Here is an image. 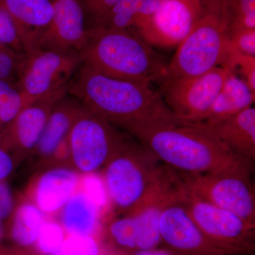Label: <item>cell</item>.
<instances>
[{"mask_svg":"<svg viewBox=\"0 0 255 255\" xmlns=\"http://www.w3.org/2000/svg\"><path fill=\"white\" fill-rule=\"evenodd\" d=\"M67 91L82 105L130 135L142 129L181 125L159 90L105 76L81 65Z\"/></svg>","mask_w":255,"mask_h":255,"instance_id":"1","label":"cell"},{"mask_svg":"<svg viewBox=\"0 0 255 255\" xmlns=\"http://www.w3.org/2000/svg\"><path fill=\"white\" fill-rule=\"evenodd\" d=\"M132 136L160 162L184 173L251 178L254 172V163L235 153L209 132L193 126L142 129Z\"/></svg>","mask_w":255,"mask_h":255,"instance_id":"2","label":"cell"},{"mask_svg":"<svg viewBox=\"0 0 255 255\" xmlns=\"http://www.w3.org/2000/svg\"><path fill=\"white\" fill-rule=\"evenodd\" d=\"M78 53L82 65L110 78L148 86L167 78L168 64L128 30H89L86 44Z\"/></svg>","mask_w":255,"mask_h":255,"instance_id":"3","label":"cell"},{"mask_svg":"<svg viewBox=\"0 0 255 255\" xmlns=\"http://www.w3.org/2000/svg\"><path fill=\"white\" fill-rule=\"evenodd\" d=\"M229 48V21L223 0H204L200 18L177 46L167 78L197 76L221 66Z\"/></svg>","mask_w":255,"mask_h":255,"instance_id":"4","label":"cell"},{"mask_svg":"<svg viewBox=\"0 0 255 255\" xmlns=\"http://www.w3.org/2000/svg\"><path fill=\"white\" fill-rule=\"evenodd\" d=\"M162 164L140 142L127 137L104 167L109 201L119 212L130 214L142 202Z\"/></svg>","mask_w":255,"mask_h":255,"instance_id":"5","label":"cell"},{"mask_svg":"<svg viewBox=\"0 0 255 255\" xmlns=\"http://www.w3.org/2000/svg\"><path fill=\"white\" fill-rule=\"evenodd\" d=\"M173 196L215 246L231 254L249 255L254 253L255 226L231 211L203 200L184 189L178 172Z\"/></svg>","mask_w":255,"mask_h":255,"instance_id":"6","label":"cell"},{"mask_svg":"<svg viewBox=\"0 0 255 255\" xmlns=\"http://www.w3.org/2000/svg\"><path fill=\"white\" fill-rule=\"evenodd\" d=\"M127 137L108 121L85 108L68 135L71 166L80 174L97 172Z\"/></svg>","mask_w":255,"mask_h":255,"instance_id":"7","label":"cell"},{"mask_svg":"<svg viewBox=\"0 0 255 255\" xmlns=\"http://www.w3.org/2000/svg\"><path fill=\"white\" fill-rule=\"evenodd\" d=\"M228 74L227 69L219 66L197 76L166 78L159 91L182 124L198 123L211 108Z\"/></svg>","mask_w":255,"mask_h":255,"instance_id":"8","label":"cell"},{"mask_svg":"<svg viewBox=\"0 0 255 255\" xmlns=\"http://www.w3.org/2000/svg\"><path fill=\"white\" fill-rule=\"evenodd\" d=\"M78 53L35 49L26 54L18 74V90L28 105L68 86L81 65Z\"/></svg>","mask_w":255,"mask_h":255,"instance_id":"9","label":"cell"},{"mask_svg":"<svg viewBox=\"0 0 255 255\" xmlns=\"http://www.w3.org/2000/svg\"><path fill=\"white\" fill-rule=\"evenodd\" d=\"M177 172L184 189L255 226V193L251 178Z\"/></svg>","mask_w":255,"mask_h":255,"instance_id":"10","label":"cell"},{"mask_svg":"<svg viewBox=\"0 0 255 255\" xmlns=\"http://www.w3.org/2000/svg\"><path fill=\"white\" fill-rule=\"evenodd\" d=\"M204 0H159L148 19L135 28L137 36L151 46L177 47L200 18Z\"/></svg>","mask_w":255,"mask_h":255,"instance_id":"11","label":"cell"},{"mask_svg":"<svg viewBox=\"0 0 255 255\" xmlns=\"http://www.w3.org/2000/svg\"><path fill=\"white\" fill-rule=\"evenodd\" d=\"M161 243L175 255H231L208 239L173 194L159 217Z\"/></svg>","mask_w":255,"mask_h":255,"instance_id":"12","label":"cell"},{"mask_svg":"<svg viewBox=\"0 0 255 255\" xmlns=\"http://www.w3.org/2000/svg\"><path fill=\"white\" fill-rule=\"evenodd\" d=\"M54 14L35 49L60 53H79L89 36L85 14L79 0H53Z\"/></svg>","mask_w":255,"mask_h":255,"instance_id":"13","label":"cell"},{"mask_svg":"<svg viewBox=\"0 0 255 255\" xmlns=\"http://www.w3.org/2000/svg\"><path fill=\"white\" fill-rule=\"evenodd\" d=\"M63 87L24 107L5 131V145L24 156L33 152L55 104L68 93Z\"/></svg>","mask_w":255,"mask_h":255,"instance_id":"14","label":"cell"},{"mask_svg":"<svg viewBox=\"0 0 255 255\" xmlns=\"http://www.w3.org/2000/svg\"><path fill=\"white\" fill-rule=\"evenodd\" d=\"M199 128L247 160H255V109L253 107L214 123L185 124Z\"/></svg>","mask_w":255,"mask_h":255,"instance_id":"15","label":"cell"},{"mask_svg":"<svg viewBox=\"0 0 255 255\" xmlns=\"http://www.w3.org/2000/svg\"><path fill=\"white\" fill-rule=\"evenodd\" d=\"M80 174L73 167L58 166L47 169L35 182L32 202L44 214L60 212L78 190Z\"/></svg>","mask_w":255,"mask_h":255,"instance_id":"16","label":"cell"},{"mask_svg":"<svg viewBox=\"0 0 255 255\" xmlns=\"http://www.w3.org/2000/svg\"><path fill=\"white\" fill-rule=\"evenodd\" d=\"M17 28L26 54L36 48L37 42L54 14L52 0H1Z\"/></svg>","mask_w":255,"mask_h":255,"instance_id":"17","label":"cell"},{"mask_svg":"<svg viewBox=\"0 0 255 255\" xmlns=\"http://www.w3.org/2000/svg\"><path fill=\"white\" fill-rule=\"evenodd\" d=\"M65 96L53 107L33 151L42 162L51 161L55 151L68 137L74 124L85 110L80 101L65 98Z\"/></svg>","mask_w":255,"mask_h":255,"instance_id":"18","label":"cell"},{"mask_svg":"<svg viewBox=\"0 0 255 255\" xmlns=\"http://www.w3.org/2000/svg\"><path fill=\"white\" fill-rule=\"evenodd\" d=\"M255 100V93L246 82L228 70L227 78L219 95L198 123H214L232 117L253 107Z\"/></svg>","mask_w":255,"mask_h":255,"instance_id":"19","label":"cell"},{"mask_svg":"<svg viewBox=\"0 0 255 255\" xmlns=\"http://www.w3.org/2000/svg\"><path fill=\"white\" fill-rule=\"evenodd\" d=\"M60 213V223L70 236L95 237L100 226L101 211L82 191H77Z\"/></svg>","mask_w":255,"mask_h":255,"instance_id":"20","label":"cell"},{"mask_svg":"<svg viewBox=\"0 0 255 255\" xmlns=\"http://www.w3.org/2000/svg\"><path fill=\"white\" fill-rule=\"evenodd\" d=\"M44 214L32 201L21 203L13 211L10 236L21 248L35 245L44 222Z\"/></svg>","mask_w":255,"mask_h":255,"instance_id":"21","label":"cell"},{"mask_svg":"<svg viewBox=\"0 0 255 255\" xmlns=\"http://www.w3.org/2000/svg\"><path fill=\"white\" fill-rule=\"evenodd\" d=\"M163 206L162 203H147L130 214L134 215L137 221L138 240L136 251L155 249L160 244L159 217Z\"/></svg>","mask_w":255,"mask_h":255,"instance_id":"22","label":"cell"},{"mask_svg":"<svg viewBox=\"0 0 255 255\" xmlns=\"http://www.w3.org/2000/svg\"><path fill=\"white\" fill-rule=\"evenodd\" d=\"M108 234L116 246L130 253L137 251L138 230L134 215L127 214L111 221Z\"/></svg>","mask_w":255,"mask_h":255,"instance_id":"23","label":"cell"},{"mask_svg":"<svg viewBox=\"0 0 255 255\" xmlns=\"http://www.w3.org/2000/svg\"><path fill=\"white\" fill-rule=\"evenodd\" d=\"M139 0H118L96 27L130 30L136 18Z\"/></svg>","mask_w":255,"mask_h":255,"instance_id":"24","label":"cell"},{"mask_svg":"<svg viewBox=\"0 0 255 255\" xmlns=\"http://www.w3.org/2000/svg\"><path fill=\"white\" fill-rule=\"evenodd\" d=\"M27 106L17 87L0 80V124H9Z\"/></svg>","mask_w":255,"mask_h":255,"instance_id":"25","label":"cell"},{"mask_svg":"<svg viewBox=\"0 0 255 255\" xmlns=\"http://www.w3.org/2000/svg\"><path fill=\"white\" fill-rule=\"evenodd\" d=\"M229 31L237 28L255 29V0H223Z\"/></svg>","mask_w":255,"mask_h":255,"instance_id":"26","label":"cell"},{"mask_svg":"<svg viewBox=\"0 0 255 255\" xmlns=\"http://www.w3.org/2000/svg\"><path fill=\"white\" fill-rule=\"evenodd\" d=\"M221 66L244 80L255 93V56L238 52L229 45L227 56Z\"/></svg>","mask_w":255,"mask_h":255,"instance_id":"27","label":"cell"},{"mask_svg":"<svg viewBox=\"0 0 255 255\" xmlns=\"http://www.w3.org/2000/svg\"><path fill=\"white\" fill-rule=\"evenodd\" d=\"M65 233L60 223L53 220H45L35 243L37 249L43 255L53 254L65 241Z\"/></svg>","mask_w":255,"mask_h":255,"instance_id":"28","label":"cell"},{"mask_svg":"<svg viewBox=\"0 0 255 255\" xmlns=\"http://www.w3.org/2000/svg\"><path fill=\"white\" fill-rule=\"evenodd\" d=\"M100 246L94 236H70L51 255H100Z\"/></svg>","mask_w":255,"mask_h":255,"instance_id":"29","label":"cell"},{"mask_svg":"<svg viewBox=\"0 0 255 255\" xmlns=\"http://www.w3.org/2000/svg\"><path fill=\"white\" fill-rule=\"evenodd\" d=\"M0 45L21 54H26L17 28L0 0Z\"/></svg>","mask_w":255,"mask_h":255,"instance_id":"30","label":"cell"},{"mask_svg":"<svg viewBox=\"0 0 255 255\" xmlns=\"http://www.w3.org/2000/svg\"><path fill=\"white\" fill-rule=\"evenodd\" d=\"M78 190L82 191L93 201L102 213L106 202L109 200L102 177L97 175L96 172L80 174Z\"/></svg>","mask_w":255,"mask_h":255,"instance_id":"31","label":"cell"},{"mask_svg":"<svg viewBox=\"0 0 255 255\" xmlns=\"http://www.w3.org/2000/svg\"><path fill=\"white\" fill-rule=\"evenodd\" d=\"M25 56L26 54L0 45V80L11 82L18 76Z\"/></svg>","mask_w":255,"mask_h":255,"instance_id":"32","label":"cell"},{"mask_svg":"<svg viewBox=\"0 0 255 255\" xmlns=\"http://www.w3.org/2000/svg\"><path fill=\"white\" fill-rule=\"evenodd\" d=\"M229 45L233 49L255 56V29L237 28L229 31Z\"/></svg>","mask_w":255,"mask_h":255,"instance_id":"33","label":"cell"},{"mask_svg":"<svg viewBox=\"0 0 255 255\" xmlns=\"http://www.w3.org/2000/svg\"><path fill=\"white\" fill-rule=\"evenodd\" d=\"M118 0H85L87 11L99 26Z\"/></svg>","mask_w":255,"mask_h":255,"instance_id":"34","label":"cell"},{"mask_svg":"<svg viewBox=\"0 0 255 255\" xmlns=\"http://www.w3.org/2000/svg\"><path fill=\"white\" fill-rule=\"evenodd\" d=\"M14 211V199L7 184L0 181V221L7 219Z\"/></svg>","mask_w":255,"mask_h":255,"instance_id":"35","label":"cell"},{"mask_svg":"<svg viewBox=\"0 0 255 255\" xmlns=\"http://www.w3.org/2000/svg\"><path fill=\"white\" fill-rule=\"evenodd\" d=\"M14 160L4 147H0V181H3L12 173Z\"/></svg>","mask_w":255,"mask_h":255,"instance_id":"36","label":"cell"},{"mask_svg":"<svg viewBox=\"0 0 255 255\" xmlns=\"http://www.w3.org/2000/svg\"><path fill=\"white\" fill-rule=\"evenodd\" d=\"M128 255H175L168 250L164 249L148 250V251H137L130 252Z\"/></svg>","mask_w":255,"mask_h":255,"instance_id":"37","label":"cell"},{"mask_svg":"<svg viewBox=\"0 0 255 255\" xmlns=\"http://www.w3.org/2000/svg\"><path fill=\"white\" fill-rule=\"evenodd\" d=\"M0 255H30L24 251H19V250H6L0 249Z\"/></svg>","mask_w":255,"mask_h":255,"instance_id":"38","label":"cell"},{"mask_svg":"<svg viewBox=\"0 0 255 255\" xmlns=\"http://www.w3.org/2000/svg\"><path fill=\"white\" fill-rule=\"evenodd\" d=\"M2 236V229H1V224H0V238Z\"/></svg>","mask_w":255,"mask_h":255,"instance_id":"39","label":"cell"},{"mask_svg":"<svg viewBox=\"0 0 255 255\" xmlns=\"http://www.w3.org/2000/svg\"><path fill=\"white\" fill-rule=\"evenodd\" d=\"M231 255H242V254H233Z\"/></svg>","mask_w":255,"mask_h":255,"instance_id":"40","label":"cell"},{"mask_svg":"<svg viewBox=\"0 0 255 255\" xmlns=\"http://www.w3.org/2000/svg\"><path fill=\"white\" fill-rule=\"evenodd\" d=\"M0 125H1V124H0Z\"/></svg>","mask_w":255,"mask_h":255,"instance_id":"41","label":"cell"},{"mask_svg":"<svg viewBox=\"0 0 255 255\" xmlns=\"http://www.w3.org/2000/svg\"><path fill=\"white\" fill-rule=\"evenodd\" d=\"M52 1H53V0H52Z\"/></svg>","mask_w":255,"mask_h":255,"instance_id":"42","label":"cell"}]
</instances>
